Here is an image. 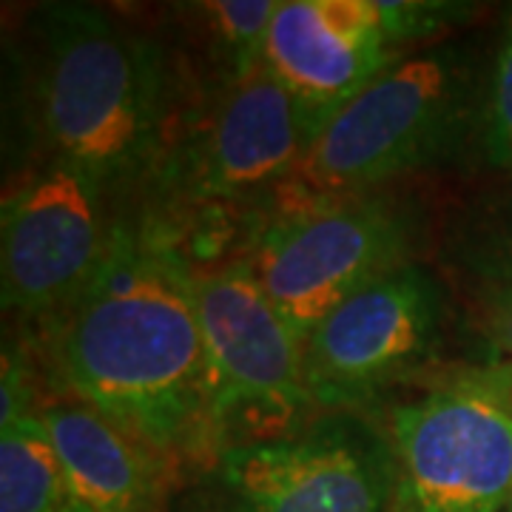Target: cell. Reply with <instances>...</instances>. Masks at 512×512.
<instances>
[{
    "mask_svg": "<svg viewBox=\"0 0 512 512\" xmlns=\"http://www.w3.org/2000/svg\"><path fill=\"white\" fill-rule=\"evenodd\" d=\"M396 512H501L512 493V413L453 387L390 419Z\"/></svg>",
    "mask_w": 512,
    "mask_h": 512,
    "instance_id": "8992f818",
    "label": "cell"
},
{
    "mask_svg": "<svg viewBox=\"0 0 512 512\" xmlns=\"http://www.w3.org/2000/svg\"><path fill=\"white\" fill-rule=\"evenodd\" d=\"M0 427L12 424V421L26 419V416H37L32 407V390L26 384V367L20 362L18 353H3V390H0Z\"/></svg>",
    "mask_w": 512,
    "mask_h": 512,
    "instance_id": "e0dca14e",
    "label": "cell"
},
{
    "mask_svg": "<svg viewBox=\"0 0 512 512\" xmlns=\"http://www.w3.org/2000/svg\"><path fill=\"white\" fill-rule=\"evenodd\" d=\"M208 365V424L291 419L313 404L305 345L276 311L251 262L194 274Z\"/></svg>",
    "mask_w": 512,
    "mask_h": 512,
    "instance_id": "5b68a950",
    "label": "cell"
},
{
    "mask_svg": "<svg viewBox=\"0 0 512 512\" xmlns=\"http://www.w3.org/2000/svg\"><path fill=\"white\" fill-rule=\"evenodd\" d=\"M180 512H245L239 507L237 501L231 498V495H194V498H188Z\"/></svg>",
    "mask_w": 512,
    "mask_h": 512,
    "instance_id": "d6986e66",
    "label": "cell"
},
{
    "mask_svg": "<svg viewBox=\"0 0 512 512\" xmlns=\"http://www.w3.org/2000/svg\"><path fill=\"white\" fill-rule=\"evenodd\" d=\"M69 504L66 476L40 413L0 427V512H66Z\"/></svg>",
    "mask_w": 512,
    "mask_h": 512,
    "instance_id": "4fadbf2b",
    "label": "cell"
},
{
    "mask_svg": "<svg viewBox=\"0 0 512 512\" xmlns=\"http://www.w3.org/2000/svg\"><path fill=\"white\" fill-rule=\"evenodd\" d=\"M66 487L86 512H160L163 470L151 447L86 404L40 410Z\"/></svg>",
    "mask_w": 512,
    "mask_h": 512,
    "instance_id": "7c38bea8",
    "label": "cell"
},
{
    "mask_svg": "<svg viewBox=\"0 0 512 512\" xmlns=\"http://www.w3.org/2000/svg\"><path fill=\"white\" fill-rule=\"evenodd\" d=\"M220 478L245 512H396L393 450L348 421L231 444Z\"/></svg>",
    "mask_w": 512,
    "mask_h": 512,
    "instance_id": "ba28073f",
    "label": "cell"
},
{
    "mask_svg": "<svg viewBox=\"0 0 512 512\" xmlns=\"http://www.w3.org/2000/svg\"><path fill=\"white\" fill-rule=\"evenodd\" d=\"M109 239L103 180L55 157L3 200V308L29 316L66 308L103 265Z\"/></svg>",
    "mask_w": 512,
    "mask_h": 512,
    "instance_id": "52a82bcc",
    "label": "cell"
},
{
    "mask_svg": "<svg viewBox=\"0 0 512 512\" xmlns=\"http://www.w3.org/2000/svg\"><path fill=\"white\" fill-rule=\"evenodd\" d=\"M501 512H512V493H510V498H507V504H504V510Z\"/></svg>",
    "mask_w": 512,
    "mask_h": 512,
    "instance_id": "7402d4cb",
    "label": "cell"
},
{
    "mask_svg": "<svg viewBox=\"0 0 512 512\" xmlns=\"http://www.w3.org/2000/svg\"><path fill=\"white\" fill-rule=\"evenodd\" d=\"M439 282L416 265L370 282L328 313L305 342L316 404H356L421 365L439 339Z\"/></svg>",
    "mask_w": 512,
    "mask_h": 512,
    "instance_id": "9c48e42d",
    "label": "cell"
},
{
    "mask_svg": "<svg viewBox=\"0 0 512 512\" xmlns=\"http://www.w3.org/2000/svg\"><path fill=\"white\" fill-rule=\"evenodd\" d=\"M487 89L464 46H433L396 60L333 114L293 191L302 205L339 200L410 171L444 163L484 126Z\"/></svg>",
    "mask_w": 512,
    "mask_h": 512,
    "instance_id": "3957f363",
    "label": "cell"
},
{
    "mask_svg": "<svg viewBox=\"0 0 512 512\" xmlns=\"http://www.w3.org/2000/svg\"><path fill=\"white\" fill-rule=\"evenodd\" d=\"M484 313H487V333L495 339V345L512 356V288L495 282L487 299H484Z\"/></svg>",
    "mask_w": 512,
    "mask_h": 512,
    "instance_id": "ac0fdd59",
    "label": "cell"
},
{
    "mask_svg": "<svg viewBox=\"0 0 512 512\" xmlns=\"http://www.w3.org/2000/svg\"><path fill=\"white\" fill-rule=\"evenodd\" d=\"M379 15L390 43L402 49L407 43L427 40L444 29L456 26L458 20L470 15L464 3H427V0H379Z\"/></svg>",
    "mask_w": 512,
    "mask_h": 512,
    "instance_id": "2e32d148",
    "label": "cell"
},
{
    "mask_svg": "<svg viewBox=\"0 0 512 512\" xmlns=\"http://www.w3.org/2000/svg\"><path fill=\"white\" fill-rule=\"evenodd\" d=\"M481 131L487 160L512 177V12L495 52Z\"/></svg>",
    "mask_w": 512,
    "mask_h": 512,
    "instance_id": "9a60e30c",
    "label": "cell"
},
{
    "mask_svg": "<svg viewBox=\"0 0 512 512\" xmlns=\"http://www.w3.org/2000/svg\"><path fill=\"white\" fill-rule=\"evenodd\" d=\"M40 120L60 160L103 183L140 168L160 131V46L89 3L37 9Z\"/></svg>",
    "mask_w": 512,
    "mask_h": 512,
    "instance_id": "7a4b0ae2",
    "label": "cell"
},
{
    "mask_svg": "<svg viewBox=\"0 0 512 512\" xmlns=\"http://www.w3.org/2000/svg\"><path fill=\"white\" fill-rule=\"evenodd\" d=\"M407 245L404 222L384 205L319 200L271 222L248 262L305 345L345 299L404 268Z\"/></svg>",
    "mask_w": 512,
    "mask_h": 512,
    "instance_id": "277c9868",
    "label": "cell"
},
{
    "mask_svg": "<svg viewBox=\"0 0 512 512\" xmlns=\"http://www.w3.org/2000/svg\"><path fill=\"white\" fill-rule=\"evenodd\" d=\"M57 382L80 404L168 453L208 424V365L194 271L168 242L114 225L92 282L60 308Z\"/></svg>",
    "mask_w": 512,
    "mask_h": 512,
    "instance_id": "6da1fadb",
    "label": "cell"
},
{
    "mask_svg": "<svg viewBox=\"0 0 512 512\" xmlns=\"http://www.w3.org/2000/svg\"><path fill=\"white\" fill-rule=\"evenodd\" d=\"M396 60L402 57L384 32L379 0H285L265 46L271 72L328 117Z\"/></svg>",
    "mask_w": 512,
    "mask_h": 512,
    "instance_id": "8fae6325",
    "label": "cell"
},
{
    "mask_svg": "<svg viewBox=\"0 0 512 512\" xmlns=\"http://www.w3.org/2000/svg\"><path fill=\"white\" fill-rule=\"evenodd\" d=\"M211 35L225 49L231 63V77L248 74L259 63H265V46L274 23L276 0H217L197 6Z\"/></svg>",
    "mask_w": 512,
    "mask_h": 512,
    "instance_id": "5bb4252c",
    "label": "cell"
},
{
    "mask_svg": "<svg viewBox=\"0 0 512 512\" xmlns=\"http://www.w3.org/2000/svg\"><path fill=\"white\" fill-rule=\"evenodd\" d=\"M66 512H86V510H83V507H77V504H74V501H72V504L66 507Z\"/></svg>",
    "mask_w": 512,
    "mask_h": 512,
    "instance_id": "44dd1931",
    "label": "cell"
},
{
    "mask_svg": "<svg viewBox=\"0 0 512 512\" xmlns=\"http://www.w3.org/2000/svg\"><path fill=\"white\" fill-rule=\"evenodd\" d=\"M490 268H493L495 282L510 285L512 288V239H507V242L498 248V254H495L493 262H490Z\"/></svg>",
    "mask_w": 512,
    "mask_h": 512,
    "instance_id": "ffe728a7",
    "label": "cell"
},
{
    "mask_svg": "<svg viewBox=\"0 0 512 512\" xmlns=\"http://www.w3.org/2000/svg\"><path fill=\"white\" fill-rule=\"evenodd\" d=\"M330 120L299 100L268 63L231 77L191 154L194 194L245 200L291 183Z\"/></svg>",
    "mask_w": 512,
    "mask_h": 512,
    "instance_id": "30bf717a",
    "label": "cell"
}]
</instances>
